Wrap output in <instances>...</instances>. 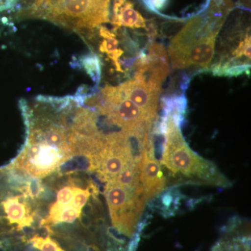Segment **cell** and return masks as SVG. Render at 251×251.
Instances as JSON below:
<instances>
[{
  "label": "cell",
  "instance_id": "obj_1",
  "mask_svg": "<svg viewBox=\"0 0 251 251\" xmlns=\"http://www.w3.org/2000/svg\"><path fill=\"white\" fill-rule=\"evenodd\" d=\"M165 113L161 125L166 136L162 164L173 176H179L191 182L221 187L230 186V182L214 163L200 156L186 143L180 129L182 114L175 111Z\"/></svg>",
  "mask_w": 251,
  "mask_h": 251
},
{
  "label": "cell",
  "instance_id": "obj_2",
  "mask_svg": "<svg viewBox=\"0 0 251 251\" xmlns=\"http://www.w3.org/2000/svg\"><path fill=\"white\" fill-rule=\"evenodd\" d=\"M109 7L110 0H35L26 15L80 32L108 22Z\"/></svg>",
  "mask_w": 251,
  "mask_h": 251
},
{
  "label": "cell",
  "instance_id": "obj_3",
  "mask_svg": "<svg viewBox=\"0 0 251 251\" xmlns=\"http://www.w3.org/2000/svg\"><path fill=\"white\" fill-rule=\"evenodd\" d=\"M63 127L53 125L36 127L29 134V143L20 157L18 165L34 177L52 173L74 153Z\"/></svg>",
  "mask_w": 251,
  "mask_h": 251
},
{
  "label": "cell",
  "instance_id": "obj_4",
  "mask_svg": "<svg viewBox=\"0 0 251 251\" xmlns=\"http://www.w3.org/2000/svg\"><path fill=\"white\" fill-rule=\"evenodd\" d=\"M94 106L109 120L128 133L150 131L154 121L145 110L137 106L122 93L120 87L107 86L102 90L100 97H96Z\"/></svg>",
  "mask_w": 251,
  "mask_h": 251
},
{
  "label": "cell",
  "instance_id": "obj_5",
  "mask_svg": "<svg viewBox=\"0 0 251 251\" xmlns=\"http://www.w3.org/2000/svg\"><path fill=\"white\" fill-rule=\"evenodd\" d=\"M105 195L113 227L122 235L138 242L137 224L147 202L143 195L110 181Z\"/></svg>",
  "mask_w": 251,
  "mask_h": 251
},
{
  "label": "cell",
  "instance_id": "obj_6",
  "mask_svg": "<svg viewBox=\"0 0 251 251\" xmlns=\"http://www.w3.org/2000/svg\"><path fill=\"white\" fill-rule=\"evenodd\" d=\"M140 179L146 202L159 194L166 187V179L154 156L152 142L145 145L139 162Z\"/></svg>",
  "mask_w": 251,
  "mask_h": 251
},
{
  "label": "cell",
  "instance_id": "obj_7",
  "mask_svg": "<svg viewBox=\"0 0 251 251\" xmlns=\"http://www.w3.org/2000/svg\"><path fill=\"white\" fill-rule=\"evenodd\" d=\"M119 87L124 95L137 106L156 117L161 87L153 85L138 73Z\"/></svg>",
  "mask_w": 251,
  "mask_h": 251
},
{
  "label": "cell",
  "instance_id": "obj_8",
  "mask_svg": "<svg viewBox=\"0 0 251 251\" xmlns=\"http://www.w3.org/2000/svg\"><path fill=\"white\" fill-rule=\"evenodd\" d=\"M112 23L115 28L129 27L131 29L147 28V20L135 9L128 0H115Z\"/></svg>",
  "mask_w": 251,
  "mask_h": 251
},
{
  "label": "cell",
  "instance_id": "obj_9",
  "mask_svg": "<svg viewBox=\"0 0 251 251\" xmlns=\"http://www.w3.org/2000/svg\"><path fill=\"white\" fill-rule=\"evenodd\" d=\"M3 204L9 224L17 225L18 231L30 227L34 220L29 214V208L24 202H20L18 198H13L5 201Z\"/></svg>",
  "mask_w": 251,
  "mask_h": 251
},
{
  "label": "cell",
  "instance_id": "obj_10",
  "mask_svg": "<svg viewBox=\"0 0 251 251\" xmlns=\"http://www.w3.org/2000/svg\"><path fill=\"white\" fill-rule=\"evenodd\" d=\"M100 34L104 38V40L100 46V50L108 54L110 58L115 63L117 70L122 72L120 57L122 55V51L118 49V41L115 39V34L103 27L100 28Z\"/></svg>",
  "mask_w": 251,
  "mask_h": 251
},
{
  "label": "cell",
  "instance_id": "obj_11",
  "mask_svg": "<svg viewBox=\"0 0 251 251\" xmlns=\"http://www.w3.org/2000/svg\"><path fill=\"white\" fill-rule=\"evenodd\" d=\"M83 66L87 73L93 77L94 80L98 82L100 75V65L98 57L95 55L85 57Z\"/></svg>",
  "mask_w": 251,
  "mask_h": 251
},
{
  "label": "cell",
  "instance_id": "obj_12",
  "mask_svg": "<svg viewBox=\"0 0 251 251\" xmlns=\"http://www.w3.org/2000/svg\"><path fill=\"white\" fill-rule=\"evenodd\" d=\"M90 193L87 190H82L81 188H74L73 198L72 200V205L76 209L81 210L85 206L86 202L90 198Z\"/></svg>",
  "mask_w": 251,
  "mask_h": 251
},
{
  "label": "cell",
  "instance_id": "obj_13",
  "mask_svg": "<svg viewBox=\"0 0 251 251\" xmlns=\"http://www.w3.org/2000/svg\"><path fill=\"white\" fill-rule=\"evenodd\" d=\"M73 193H74V188L67 187L63 188L59 190L57 193V202L62 205H67L72 202L73 198Z\"/></svg>",
  "mask_w": 251,
  "mask_h": 251
},
{
  "label": "cell",
  "instance_id": "obj_14",
  "mask_svg": "<svg viewBox=\"0 0 251 251\" xmlns=\"http://www.w3.org/2000/svg\"><path fill=\"white\" fill-rule=\"evenodd\" d=\"M148 7L153 11H160L164 7L168 0H144Z\"/></svg>",
  "mask_w": 251,
  "mask_h": 251
}]
</instances>
